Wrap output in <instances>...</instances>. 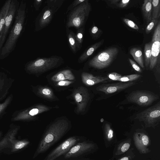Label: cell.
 <instances>
[{
    "mask_svg": "<svg viewBox=\"0 0 160 160\" xmlns=\"http://www.w3.org/2000/svg\"><path fill=\"white\" fill-rule=\"evenodd\" d=\"M26 3L20 2L13 24L0 52V60L7 57L15 49L18 41L22 33L26 23Z\"/></svg>",
    "mask_w": 160,
    "mask_h": 160,
    "instance_id": "cell-1",
    "label": "cell"
},
{
    "mask_svg": "<svg viewBox=\"0 0 160 160\" xmlns=\"http://www.w3.org/2000/svg\"><path fill=\"white\" fill-rule=\"evenodd\" d=\"M69 126L68 121L58 120L50 126L40 142L37 149L38 153L47 151L66 133Z\"/></svg>",
    "mask_w": 160,
    "mask_h": 160,
    "instance_id": "cell-2",
    "label": "cell"
},
{
    "mask_svg": "<svg viewBox=\"0 0 160 160\" xmlns=\"http://www.w3.org/2000/svg\"><path fill=\"white\" fill-rule=\"evenodd\" d=\"M64 62L61 57L57 56L38 57L27 62L25 66V69L30 73H42L59 66Z\"/></svg>",
    "mask_w": 160,
    "mask_h": 160,
    "instance_id": "cell-3",
    "label": "cell"
},
{
    "mask_svg": "<svg viewBox=\"0 0 160 160\" xmlns=\"http://www.w3.org/2000/svg\"><path fill=\"white\" fill-rule=\"evenodd\" d=\"M91 8L89 1L86 0L68 12L66 28L74 27L77 30L85 26Z\"/></svg>",
    "mask_w": 160,
    "mask_h": 160,
    "instance_id": "cell-4",
    "label": "cell"
},
{
    "mask_svg": "<svg viewBox=\"0 0 160 160\" xmlns=\"http://www.w3.org/2000/svg\"><path fill=\"white\" fill-rule=\"evenodd\" d=\"M119 52L116 47L109 48L98 53L88 62V66L96 69H101L107 68L116 58Z\"/></svg>",
    "mask_w": 160,
    "mask_h": 160,
    "instance_id": "cell-5",
    "label": "cell"
},
{
    "mask_svg": "<svg viewBox=\"0 0 160 160\" xmlns=\"http://www.w3.org/2000/svg\"><path fill=\"white\" fill-rule=\"evenodd\" d=\"M137 118L144 122L146 127H154L160 120V102L137 115Z\"/></svg>",
    "mask_w": 160,
    "mask_h": 160,
    "instance_id": "cell-6",
    "label": "cell"
},
{
    "mask_svg": "<svg viewBox=\"0 0 160 160\" xmlns=\"http://www.w3.org/2000/svg\"><path fill=\"white\" fill-rule=\"evenodd\" d=\"M158 98L159 96L157 94L144 90L132 92L127 98L128 102L136 103L141 107L150 105Z\"/></svg>",
    "mask_w": 160,
    "mask_h": 160,
    "instance_id": "cell-7",
    "label": "cell"
},
{
    "mask_svg": "<svg viewBox=\"0 0 160 160\" xmlns=\"http://www.w3.org/2000/svg\"><path fill=\"white\" fill-rule=\"evenodd\" d=\"M20 4L18 0H11L8 13L5 19V23L0 35V52L3 47L14 22Z\"/></svg>",
    "mask_w": 160,
    "mask_h": 160,
    "instance_id": "cell-8",
    "label": "cell"
},
{
    "mask_svg": "<svg viewBox=\"0 0 160 160\" xmlns=\"http://www.w3.org/2000/svg\"><path fill=\"white\" fill-rule=\"evenodd\" d=\"M160 51V22L156 27L152 37L151 55L149 62V68L153 69L156 65L159 57Z\"/></svg>",
    "mask_w": 160,
    "mask_h": 160,
    "instance_id": "cell-9",
    "label": "cell"
},
{
    "mask_svg": "<svg viewBox=\"0 0 160 160\" xmlns=\"http://www.w3.org/2000/svg\"><path fill=\"white\" fill-rule=\"evenodd\" d=\"M72 96L77 105V111L84 112L90 98L87 88L82 86L78 87L74 90Z\"/></svg>",
    "mask_w": 160,
    "mask_h": 160,
    "instance_id": "cell-10",
    "label": "cell"
},
{
    "mask_svg": "<svg viewBox=\"0 0 160 160\" xmlns=\"http://www.w3.org/2000/svg\"><path fill=\"white\" fill-rule=\"evenodd\" d=\"M78 140V139L74 137L68 138L51 152L47 156L46 160H54L66 153L72 147L77 143Z\"/></svg>",
    "mask_w": 160,
    "mask_h": 160,
    "instance_id": "cell-11",
    "label": "cell"
},
{
    "mask_svg": "<svg viewBox=\"0 0 160 160\" xmlns=\"http://www.w3.org/2000/svg\"><path fill=\"white\" fill-rule=\"evenodd\" d=\"M50 109L48 107L45 105H37L19 112L12 120L14 121L30 120L35 116Z\"/></svg>",
    "mask_w": 160,
    "mask_h": 160,
    "instance_id": "cell-12",
    "label": "cell"
},
{
    "mask_svg": "<svg viewBox=\"0 0 160 160\" xmlns=\"http://www.w3.org/2000/svg\"><path fill=\"white\" fill-rule=\"evenodd\" d=\"M54 14L47 6L43 7L35 20V30L38 31L47 27L51 23Z\"/></svg>",
    "mask_w": 160,
    "mask_h": 160,
    "instance_id": "cell-13",
    "label": "cell"
},
{
    "mask_svg": "<svg viewBox=\"0 0 160 160\" xmlns=\"http://www.w3.org/2000/svg\"><path fill=\"white\" fill-rule=\"evenodd\" d=\"M95 146L94 144L85 141L78 143L65 154L64 158L67 159L78 156L91 151L94 148Z\"/></svg>",
    "mask_w": 160,
    "mask_h": 160,
    "instance_id": "cell-14",
    "label": "cell"
},
{
    "mask_svg": "<svg viewBox=\"0 0 160 160\" xmlns=\"http://www.w3.org/2000/svg\"><path fill=\"white\" fill-rule=\"evenodd\" d=\"M136 84L134 82H119L113 83L102 84L96 88L98 91L110 94L120 91Z\"/></svg>",
    "mask_w": 160,
    "mask_h": 160,
    "instance_id": "cell-15",
    "label": "cell"
},
{
    "mask_svg": "<svg viewBox=\"0 0 160 160\" xmlns=\"http://www.w3.org/2000/svg\"><path fill=\"white\" fill-rule=\"evenodd\" d=\"M133 139L135 146L140 153H147L150 151L148 148L150 145V139L144 133H135Z\"/></svg>",
    "mask_w": 160,
    "mask_h": 160,
    "instance_id": "cell-16",
    "label": "cell"
},
{
    "mask_svg": "<svg viewBox=\"0 0 160 160\" xmlns=\"http://www.w3.org/2000/svg\"><path fill=\"white\" fill-rule=\"evenodd\" d=\"M83 82L86 85L91 86L98 83L105 82L108 80V77L94 76L92 74L85 72L81 74Z\"/></svg>",
    "mask_w": 160,
    "mask_h": 160,
    "instance_id": "cell-17",
    "label": "cell"
},
{
    "mask_svg": "<svg viewBox=\"0 0 160 160\" xmlns=\"http://www.w3.org/2000/svg\"><path fill=\"white\" fill-rule=\"evenodd\" d=\"M131 145V139L128 138L117 144L113 151V158H116L126 152L129 149Z\"/></svg>",
    "mask_w": 160,
    "mask_h": 160,
    "instance_id": "cell-18",
    "label": "cell"
},
{
    "mask_svg": "<svg viewBox=\"0 0 160 160\" xmlns=\"http://www.w3.org/2000/svg\"><path fill=\"white\" fill-rule=\"evenodd\" d=\"M51 79L53 82H58L67 80H74L75 79V77L70 70L66 69L57 73L52 77Z\"/></svg>",
    "mask_w": 160,
    "mask_h": 160,
    "instance_id": "cell-19",
    "label": "cell"
},
{
    "mask_svg": "<svg viewBox=\"0 0 160 160\" xmlns=\"http://www.w3.org/2000/svg\"><path fill=\"white\" fill-rule=\"evenodd\" d=\"M103 130L104 140L106 145L109 146L116 143L117 140L114 131L109 123H106L104 125Z\"/></svg>",
    "mask_w": 160,
    "mask_h": 160,
    "instance_id": "cell-20",
    "label": "cell"
},
{
    "mask_svg": "<svg viewBox=\"0 0 160 160\" xmlns=\"http://www.w3.org/2000/svg\"><path fill=\"white\" fill-rule=\"evenodd\" d=\"M103 40L97 42L90 46L80 55L78 59V63H82L85 61L103 43Z\"/></svg>",
    "mask_w": 160,
    "mask_h": 160,
    "instance_id": "cell-21",
    "label": "cell"
},
{
    "mask_svg": "<svg viewBox=\"0 0 160 160\" xmlns=\"http://www.w3.org/2000/svg\"><path fill=\"white\" fill-rule=\"evenodd\" d=\"M67 35L68 45L73 53H76L81 48L78 45L75 37V33L71 30L66 28Z\"/></svg>",
    "mask_w": 160,
    "mask_h": 160,
    "instance_id": "cell-22",
    "label": "cell"
},
{
    "mask_svg": "<svg viewBox=\"0 0 160 160\" xmlns=\"http://www.w3.org/2000/svg\"><path fill=\"white\" fill-rule=\"evenodd\" d=\"M152 0H144L142 6V10L143 17L147 24L152 20Z\"/></svg>",
    "mask_w": 160,
    "mask_h": 160,
    "instance_id": "cell-23",
    "label": "cell"
},
{
    "mask_svg": "<svg viewBox=\"0 0 160 160\" xmlns=\"http://www.w3.org/2000/svg\"><path fill=\"white\" fill-rule=\"evenodd\" d=\"M11 1L6 0L0 10V35L5 23V19L8 12Z\"/></svg>",
    "mask_w": 160,
    "mask_h": 160,
    "instance_id": "cell-24",
    "label": "cell"
},
{
    "mask_svg": "<svg viewBox=\"0 0 160 160\" xmlns=\"http://www.w3.org/2000/svg\"><path fill=\"white\" fill-rule=\"evenodd\" d=\"M130 53L142 68L144 67L142 52L141 49L137 47L132 48L130 50Z\"/></svg>",
    "mask_w": 160,
    "mask_h": 160,
    "instance_id": "cell-25",
    "label": "cell"
},
{
    "mask_svg": "<svg viewBox=\"0 0 160 160\" xmlns=\"http://www.w3.org/2000/svg\"><path fill=\"white\" fill-rule=\"evenodd\" d=\"M64 0H47L46 1L47 6L55 13L61 7Z\"/></svg>",
    "mask_w": 160,
    "mask_h": 160,
    "instance_id": "cell-26",
    "label": "cell"
},
{
    "mask_svg": "<svg viewBox=\"0 0 160 160\" xmlns=\"http://www.w3.org/2000/svg\"><path fill=\"white\" fill-rule=\"evenodd\" d=\"M160 16V0L152 1V19H158Z\"/></svg>",
    "mask_w": 160,
    "mask_h": 160,
    "instance_id": "cell-27",
    "label": "cell"
},
{
    "mask_svg": "<svg viewBox=\"0 0 160 160\" xmlns=\"http://www.w3.org/2000/svg\"><path fill=\"white\" fill-rule=\"evenodd\" d=\"M38 93L40 96L47 99H53L54 98L52 89L47 87H40L38 89Z\"/></svg>",
    "mask_w": 160,
    "mask_h": 160,
    "instance_id": "cell-28",
    "label": "cell"
},
{
    "mask_svg": "<svg viewBox=\"0 0 160 160\" xmlns=\"http://www.w3.org/2000/svg\"><path fill=\"white\" fill-rule=\"evenodd\" d=\"M85 30V26L82 27L77 30L75 34V37L77 43L81 48L83 41L84 35Z\"/></svg>",
    "mask_w": 160,
    "mask_h": 160,
    "instance_id": "cell-29",
    "label": "cell"
},
{
    "mask_svg": "<svg viewBox=\"0 0 160 160\" xmlns=\"http://www.w3.org/2000/svg\"><path fill=\"white\" fill-rule=\"evenodd\" d=\"M152 42L146 43L144 47V53L145 59V65L148 67L149 64L151 55Z\"/></svg>",
    "mask_w": 160,
    "mask_h": 160,
    "instance_id": "cell-30",
    "label": "cell"
},
{
    "mask_svg": "<svg viewBox=\"0 0 160 160\" xmlns=\"http://www.w3.org/2000/svg\"><path fill=\"white\" fill-rule=\"evenodd\" d=\"M141 76L138 74H132L126 76H122L118 81L122 82H132L137 80Z\"/></svg>",
    "mask_w": 160,
    "mask_h": 160,
    "instance_id": "cell-31",
    "label": "cell"
},
{
    "mask_svg": "<svg viewBox=\"0 0 160 160\" xmlns=\"http://www.w3.org/2000/svg\"><path fill=\"white\" fill-rule=\"evenodd\" d=\"M133 148L129 149L125 153L123 154L118 160H132L135 157L133 152Z\"/></svg>",
    "mask_w": 160,
    "mask_h": 160,
    "instance_id": "cell-32",
    "label": "cell"
},
{
    "mask_svg": "<svg viewBox=\"0 0 160 160\" xmlns=\"http://www.w3.org/2000/svg\"><path fill=\"white\" fill-rule=\"evenodd\" d=\"M158 19H152L147 26L145 30L146 34H148L152 31L159 21Z\"/></svg>",
    "mask_w": 160,
    "mask_h": 160,
    "instance_id": "cell-33",
    "label": "cell"
},
{
    "mask_svg": "<svg viewBox=\"0 0 160 160\" xmlns=\"http://www.w3.org/2000/svg\"><path fill=\"white\" fill-rule=\"evenodd\" d=\"M86 1V0H75L73 1L72 3L68 7L66 13L67 14L68 13V12L72 11L75 7L83 2H85Z\"/></svg>",
    "mask_w": 160,
    "mask_h": 160,
    "instance_id": "cell-34",
    "label": "cell"
},
{
    "mask_svg": "<svg viewBox=\"0 0 160 160\" xmlns=\"http://www.w3.org/2000/svg\"><path fill=\"white\" fill-rule=\"evenodd\" d=\"M100 31L96 26H93L89 30V33L93 39H96Z\"/></svg>",
    "mask_w": 160,
    "mask_h": 160,
    "instance_id": "cell-35",
    "label": "cell"
},
{
    "mask_svg": "<svg viewBox=\"0 0 160 160\" xmlns=\"http://www.w3.org/2000/svg\"><path fill=\"white\" fill-rule=\"evenodd\" d=\"M11 100V97H8L2 103H0V113L8 106Z\"/></svg>",
    "mask_w": 160,
    "mask_h": 160,
    "instance_id": "cell-36",
    "label": "cell"
},
{
    "mask_svg": "<svg viewBox=\"0 0 160 160\" xmlns=\"http://www.w3.org/2000/svg\"><path fill=\"white\" fill-rule=\"evenodd\" d=\"M124 22L130 27L136 30L139 29L138 26L133 21L128 19L123 18Z\"/></svg>",
    "mask_w": 160,
    "mask_h": 160,
    "instance_id": "cell-37",
    "label": "cell"
},
{
    "mask_svg": "<svg viewBox=\"0 0 160 160\" xmlns=\"http://www.w3.org/2000/svg\"><path fill=\"white\" fill-rule=\"evenodd\" d=\"M122 76L116 72H112L108 75V77L110 79L118 81L119 79Z\"/></svg>",
    "mask_w": 160,
    "mask_h": 160,
    "instance_id": "cell-38",
    "label": "cell"
},
{
    "mask_svg": "<svg viewBox=\"0 0 160 160\" xmlns=\"http://www.w3.org/2000/svg\"><path fill=\"white\" fill-rule=\"evenodd\" d=\"M43 1V0H35L33 2V7L36 11L39 10Z\"/></svg>",
    "mask_w": 160,
    "mask_h": 160,
    "instance_id": "cell-39",
    "label": "cell"
},
{
    "mask_svg": "<svg viewBox=\"0 0 160 160\" xmlns=\"http://www.w3.org/2000/svg\"><path fill=\"white\" fill-rule=\"evenodd\" d=\"M73 81H70L68 80H65L58 82L56 85L58 86H68L73 83Z\"/></svg>",
    "mask_w": 160,
    "mask_h": 160,
    "instance_id": "cell-40",
    "label": "cell"
},
{
    "mask_svg": "<svg viewBox=\"0 0 160 160\" xmlns=\"http://www.w3.org/2000/svg\"><path fill=\"white\" fill-rule=\"evenodd\" d=\"M129 61L134 70L138 72H142L141 69L134 61L130 58H129Z\"/></svg>",
    "mask_w": 160,
    "mask_h": 160,
    "instance_id": "cell-41",
    "label": "cell"
},
{
    "mask_svg": "<svg viewBox=\"0 0 160 160\" xmlns=\"http://www.w3.org/2000/svg\"><path fill=\"white\" fill-rule=\"evenodd\" d=\"M28 142H25L22 141L17 142L15 145V148L17 149H20L24 147Z\"/></svg>",
    "mask_w": 160,
    "mask_h": 160,
    "instance_id": "cell-42",
    "label": "cell"
},
{
    "mask_svg": "<svg viewBox=\"0 0 160 160\" xmlns=\"http://www.w3.org/2000/svg\"><path fill=\"white\" fill-rule=\"evenodd\" d=\"M130 1L129 0H121L118 4V6L121 8H123L126 6Z\"/></svg>",
    "mask_w": 160,
    "mask_h": 160,
    "instance_id": "cell-43",
    "label": "cell"
},
{
    "mask_svg": "<svg viewBox=\"0 0 160 160\" xmlns=\"http://www.w3.org/2000/svg\"><path fill=\"white\" fill-rule=\"evenodd\" d=\"M4 84V80L1 78L0 75V92L2 89Z\"/></svg>",
    "mask_w": 160,
    "mask_h": 160,
    "instance_id": "cell-44",
    "label": "cell"
},
{
    "mask_svg": "<svg viewBox=\"0 0 160 160\" xmlns=\"http://www.w3.org/2000/svg\"><path fill=\"white\" fill-rule=\"evenodd\" d=\"M120 0H112L110 1L112 3L114 4H116Z\"/></svg>",
    "mask_w": 160,
    "mask_h": 160,
    "instance_id": "cell-45",
    "label": "cell"
}]
</instances>
